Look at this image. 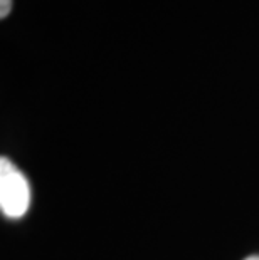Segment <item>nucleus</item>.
I'll return each mask as SVG.
<instances>
[{
  "instance_id": "f257e3e1",
  "label": "nucleus",
  "mask_w": 259,
  "mask_h": 260,
  "mask_svg": "<svg viewBox=\"0 0 259 260\" xmlns=\"http://www.w3.org/2000/svg\"><path fill=\"white\" fill-rule=\"evenodd\" d=\"M31 185L25 175L2 156L0 159V210L7 218L17 220L27 213L31 207Z\"/></svg>"
},
{
  "instance_id": "f03ea898",
  "label": "nucleus",
  "mask_w": 259,
  "mask_h": 260,
  "mask_svg": "<svg viewBox=\"0 0 259 260\" xmlns=\"http://www.w3.org/2000/svg\"><path fill=\"white\" fill-rule=\"evenodd\" d=\"M12 9V0H0V17L5 19Z\"/></svg>"
},
{
  "instance_id": "7ed1b4c3",
  "label": "nucleus",
  "mask_w": 259,
  "mask_h": 260,
  "mask_svg": "<svg viewBox=\"0 0 259 260\" xmlns=\"http://www.w3.org/2000/svg\"><path fill=\"white\" fill-rule=\"evenodd\" d=\"M244 260H259V255H251V257H247Z\"/></svg>"
}]
</instances>
